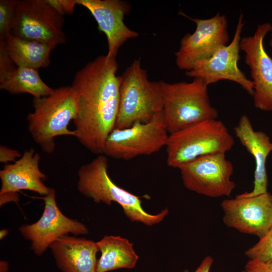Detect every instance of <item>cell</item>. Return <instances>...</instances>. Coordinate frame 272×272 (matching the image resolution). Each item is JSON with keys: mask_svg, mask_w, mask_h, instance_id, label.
<instances>
[{"mask_svg": "<svg viewBox=\"0 0 272 272\" xmlns=\"http://www.w3.org/2000/svg\"><path fill=\"white\" fill-rule=\"evenodd\" d=\"M118 66L116 58L100 55L76 73L71 86L78 104L75 137L97 155L104 154L106 140L115 126L120 97Z\"/></svg>", "mask_w": 272, "mask_h": 272, "instance_id": "1", "label": "cell"}, {"mask_svg": "<svg viewBox=\"0 0 272 272\" xmlns=\"http://www.w3.org/2000/svg\"><path fill=\"white\" fill-rule=\"evenodd\" d=\"M108 168V160L104 154L99 155L81 166L78 171L79 192L96 203L108 206L113 202L117 203L132 222L151 226L161 222L168 215L167 208L156 214L147 212L142 207L141 197L117 185L109 177Z\"/></svg>", "mask_w": 272, "mask_h": 272, "instance_id": "2", "label": "cell"}, {"mask_svg": "<svg viewBox=\"0 0 272 272\" xmlns=\"http://www.w3.org/2000/svg\"><path fill=\"white\" fill-rule=\"evenodd\" d=\"M155 82L169 134L205 120L218 119V111L211 103L208 85L202 79L193 78L190 82Z\"/></svg>", "mask_w": 272, "mask_h": 272, "instance_id": "3", "label": "cell"}, {"mask_svg": "<svg viewBox=\"0 0 272 272\" xmlns=\"http://www.w3.org/2000/svg\"><path fill=\"white\" fill-rule=\"evenodd\" d=\"M32 105L34 110L27 117L28 131L44 153L54 152L56 137H75L74 130L68 128L78 108L77 95L71 86H61L47 96L33 98Z\"/></svg>", "mask_w": 272, "mask_h": 272, "instance_id": "4", "label": "cell"}, {"mask_svg": "<svg viewBox=\"0 0 272 272\" xmlns=\"http://www.w3.org/2000/svg\"><path fill=\"white\" fill-rule=\"evenodd\" d=\"M235 144L224 123L210 119L169 134L166 146L168 166L178 168L208 154L230 151Z\"/></svg>", "mask_w": 272, "mask_h": 272, "instance_id": "5", "label": "cell"}, {"mask_svg": "<svg viewBox=\"0 0 272 272\" xmlns=\"http://www.w3.org/2000/svg\"><path fill=\"white\" fill-rule=\"evenodd\" d=\"M120 78L119 104L115 128L147 122L162 110L159 91L155 81L149 80L140 58L134 60Z\"/></svg>", "mask_w": 272, "mask_h": 272, "instance_id": "6", "label": "cell"}, {"mask_svg": "<svg viewBox=\"0 0 272 272\" xmlns=\"http://www.w3.org/2000/svg\"><path fill=\"white\" fill-rule=\"evenodd\" d=\"M169 136L161 110L147 122L114 128L106 140L104 154L123 160L150 155L166 147Z\"/></svg>", "mask_w": 272, "mask_h": 272, "instance_id": "7", "label": "cell"}, {"mask_svg": "<svg viewBox=\"0 0 272 272\" xmlns=\"http://www.w3.org/2000/svg\"><path fill=\"white\" fill-rule=\"evenodd\" d=\"M64 23L46 0H16L11 34L56 47L66 42Z\"/></svg>", "mask_w": 272, "mask_h": 272, "instance_id": "8", "label": "cell"}, {"mask_svg": "<svg viewBox=\"0 0 272 272\" xmlns=\"http://www.w3.org/2000/svg\"><path fill=\"white\" fill-rule=\"evenodd\" d=\"M178 169L184 186L199 194L210 197L230 196L236 186L231 179L234 167L226 153L204 155Z\"/></svg>", "mask_w": 272, "mask_h": 272, "instance_id": "9", "label": "cell"}, {"mask_svg": "<svg viewBox=\"0 0 272 272\" xmlns=\"http://www.w3.org/2000/svg\"><path fill=\"white\" fill-rule=\"evenodd\" d=\"M180 14L196 24L193 33H187L182 38L179 48L175 53L177 67L186 72L195 62L210 57L228 45V22L226 16L220 13L205 19L191 18L181 12Z\"/></svg>", "mask_w": 272, "mask_h": 272, "instance_id": "10", "label": "cell"}, {"mask_svg": "<svg viewBox=\"0 0 272 272\" xmlns=\"http://www.w3.org/2000/svg\"><path fill=\"white\" fill-rule=\"evenodd\" d=\"M44 209L42 216L35 223L23 225L19 228L21 234L31 242V249L37 255H42L56 239L72 233L87 235L86 226L77 220L65 216L56 202V192L50 188L47 194L42 197Z\"/></svg>", "mask_w": 272, "mask_h": 272, "instance_id": "11", "label": "cell"}, {"mask_svg": "<svg viewBox=\"0 0 272 272\" xmlns=\"http://www.w3.org/2000/svg\"><path fill=\"white\" fill-rule=\"evenodd\" d=\"M244 24L241 12L230 44L217 50L210 57L195 62L191 69L185 72L186 75L193 78H201L208 86L222 80L233 81L252 96L253 83L238 65L241 34Z\"/></svg>", "mask_w": 272, "mask_h": 272, "instance_id": "12", "label": "cell"}, {"mask_svg": "<svg viewBox=\"0 0 272 272\" xmlns=\"http://www.w3.org/2000/svg\"><path fill=\"white\" fill-rule=\"evenodd\" d=\"M223 221L229 228L261 239L272 226V193L224 199Z\"/></svg>", "mask_w": 272, "mask_h": 272, "instance_id": "13", "label": "cell"}, {"mask_svg": "<svg viewBox=\"0 0 272 272\" xmlns=\"http://www.w3.org/2000/svg\"><path fill=\"white\" fill-rule=\"evenodd\" d=\"M271 27L268 22L258 25L253 35L243 37L240 42L245 62L250 69L254 106L265 111H272V58L263 44Z\"/></svg>", "mask_w": 272, "mask_h": 272, "instance_id": "14", "label": "cell"}, {"mask_svg": "<svg viewBox=\"0 0 272 272\" xmlns=\"http://www.w3.org/2000/svg\"><path fill=\"white\" fill-rule=\"evenodd\" d=\"M77 5L87 9L96 21L98 29L106 36L107 55L116 58L119 48L139 33L129 29L124 18L130 10V4L120 0H76Z\"/></svg>", "mask_w": 272, "mask_h": 272, "instance_id": "15", "label": "cell"}, {"mask_svg": "<svg viewBox=\"0 0 272 272\" xmlns=\"http://www.w3.org/2000/svg\"><path fill=\"white\" fill-rule=\"evenodd\" d=\"M40 156L33 149L25 150L13 164L5 165L0 171L2 186L0 195L17 194L21 190L32 191L45 196L50 188L44 181L47 176L40 168Z\"/></svg>", "mask_w": 272, "mask_h": 272, "instance_id": "16", "label": "cell"}, {"mask_svg": "<svg viewBox=\"0 0 272 272\" xmlns=\"http://www.w3.org/2000/svg\"><path fill=\"white\" fill-rule=\"evenodd\" d=\"M234 132L240 143L252 155L255 163L252 190L238 195L250 197L266 192L268 178L266 162L269 154L272 152L269 137L263 131L255 130L246 115L241 116Z\"/></svg>", "mask_w": 272, "mask_h": 272, "instance_id": "17", "label": "cell"}, {"mask_svg": "<svg viewBox=\"0 0 272 272\" xmlns=\"http://www.w3.org/2000/svg\"><path fill=\"white\" fill-rule=\"evenodd\" d=\"M49 248L62 272H96L99 251L97 242L67 235L56 239Z\"/></svg>", "mask_w": 272, "mask_h": 272, "instance_id": "18", "label": "cell"}, {"mask_svg": "<svg viewBox=\"0 0 272 272\" xmlns=\"http://www.w3.org/2000/svg\"><path fill=\"white\" fill-rule=\"evenodd\" d=\"M97 244L101 256L97 260L96 272L130 269L136 265L139 256L128 239L119 236H105Z\"/></svg>", "mask_w": 272, "mask_h": 272, "instance_id": "19", "label": "cell"}, {"mask_svg": "<svg viewBox=\"0 0 272 272\" xmlns=\"http://www.w3.org/2000/svg\"><path fill=\"white\" fill-rule=\"evenodd\" d=\"M4 42L6 49L17 67L38 69L48 66L50 55L55 47L11 35Z\"/></svg>", "mask_w": 272, "mask_h": 272, "instance_id": "20", "label": "cell"}, {"mask_svg": "<svg viewBox=\"0 0 272 272\" xmlns=\"http://www.w3.org/2000/svg\"><path fill=\"white\" fill-rule=\"evenodd\" d=\"M0 89L11 94L27 93L33 98L47 96L54 91L42 81L38 69L28 67H16L1 78Z\"/></svg>", "mask_w": 272, "mask_h": 272, "instance_id": "21", "label": "cell"}, {"mask_svg": "<svg viewBox=\"0 0 272 272\" xmlns=\"http://www.w3.org/2000/svg\"><path fill=\"white\" fill-rule=\"evenodd\" d=\"M245 255L249 260L266 264L272 262V226L265 236L245 252Z\"/></svg>", "mask_w": 272, "mask_h": 272, "instance_id": "22", "label": "cell"}, {"mask_svg": "<svg viewBox=\"0 0 272 272\" xmlns=\"http://www.w3.org/2000/svg\"><path fill=\"white\" fill-rule=\"evenodd\" d=\"M16 0L0 1V41H6L11 35V26Z\"/></svg>", "mask_w": 272, "mask_h": 272, "instance_id": "23", "label": "cell"}, {"mask_svg": "<svg viewBox=\"0 0 272 272\" xmlns=\"http://www.w3.org/2000/svg\"><path fill=\"white\" fill-rule=\"evenodd\" d=\"M16 67L6 49L4 42L0 41V79L12 72Z\"/></svg>", "mask_w": 272, "mask_h": 272, "instance_id": "24", "label": "cell"}, {"mask_svg": "<svg viewBox=\"0 0 272 272\" xmlns=\"http://www.w3.org/2000/svg\"><path fill=\"white\" fill-rule=\"evenodd\" d=\"M19 151L13 149L6 146H0V162L5 165L9 164V162L16 161L18 158L21 157Z\"/></svg>", "mask_w": 272, "mask_h": 272, "instance_id": "25", "label": "cell"}, {"mask_svg": "<svg viewBox=\"0 0 272 272\" xmlns=\"http://www.w3.org/2000/svg\"><path fill=\"white\" fill-rule=\"evenodd\" d=\"M246 272H272V267L259 261L249 260L245 266Z\"/></svg>", "mask_w": 272, "mask_h": 272, "instance_id": "26", "label": "cell"}, {"mask_svg": "<svg viewBox=\"0 0 272 272\" xmlns=\"http://www.w3.org/2000/svg\"><path fill=\"white\" fill-rule=\"evenodd\" d=\"M213 262L214 258L211 256L208 255L203 259L194 271H190L185 269L181 272H210Z\"/></svg>", "mask_w": 272, "mask_h": 272, "instance_id": "27", "label": "cell"}, {"mask_svg": "<svg viewBox=\"0 0 272 272\" xmlns=\"http://www.w3.org/2000/svg\"><path fill=\"white\" fill-rule=\"evenodd\" d=\"M64 14H71L77 5L76 0H59Z\"/></svg>", "mask_w": 272, "mask_h": 272, "instance_id": "28", "label": "cell"}, {"mask_svg": "<svg viewBox=\"0 0 272 272\" xmlns=\"http://www.w3.org/2000/svg\"><path fill=\"white\" fill-rule=\"evenodd\" d=\"M9 264L6 261H1L0 272H7L8 271Z\"/></svg>", "mask_w": 272, "mask_h": 272, "instance_id": "29", "label": "cell"}, {"mask_svg": "<svg viewBox=\"0 0 272 272\" xmlns=\"http://www.w3.org/2000/svg\"><path fill=\"white\" fill-rule=\"evenodd\" d=\"M8 234V231L6 229H4L0 231V239H4Z\"/></svg>", "mask_w": 272, "mask_h": 272, "instance_id": "30", "label": "cell"}, {"mask_svg": "<svg viewBox=\"0 0 272 272\" xmlns=\"http://www.w3.org/2000/svg\"><path fill=\"white\" fill-rule=\"evenodd\" d=\"M270 32H271V37H270V41H269V44L272 48V27H271V30H270Z\"/></svg>", "mask_w": 272, "mask_h": 272, "instance_id": "31", "label": "cell"}, {"mask_svg": "<svg viewBox=\"0 0 272 272\" xmlns=\"http://www.w3.org/2000/svg\"><path fill=\"white\" fill-rule=\"evenodd\" d=\"M272 267V262L269 264Z\"/></svg>", "mask_w": 272, "mask_h": 272, "instance_id": "32", "label": "cell"}, {"mask_svg": "<svg viewBox=\"0 0 272 272\" xmlns=\"http://www.w3.org/2000/svg\"><path fill=\"white\" fill-rule=\"evenodd\" d=\"M241 272H246V271L244 270H243Z\"/></svg>", "mask_w": 272, "mask_h": 272, "instance_id": "33", "label": "cell"}]
</instances>
